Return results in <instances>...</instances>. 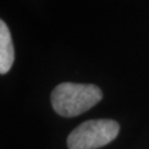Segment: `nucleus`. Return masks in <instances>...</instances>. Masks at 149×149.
I'll return each mask as SVG.
<instances>
[{
    "instance_id": "nucleus-1",
    "label": "nucleus",
    "mask_w": 149,
    "mask_h": 149,
    "mask_svg": "<svg viewBox=\"0 0 149 149\" xmlns=\"http://www.w3.org/2000/svg\"><path fill=\"white\" fill-rule=\"evenodd\" d=\"M102 97V91L93 84L62 83L53 90L51 102L59 115L74 117L95 106Z\"/></svg>"
},
{
    "instance_id": "nucleus-3",
    "label": "nucleus",
    "mask_w": 149,
    "mask_h": 149,
    "mask_svg": "<svg viewBox=\"0 0 149 149\" xmlns=\"http://www.w3.org/2000/svg\"><path fill=\"white\" fill-rule=\"evenodd\" d=\"M15 61V51L9 29L5 21H0V73L5 74Z\"/></svg>"
},
{
    "instance_id": "nucleus-2",
    "label": "nucleus",
    "mask_w": 149,
    "mask_h": 149,
    "mask_svg": "<svg viewBox=\"0 0 149 149\" xmlns=\"http://www.w3.org/2000/svg\"><path fill=\"white\" fill-rule=\"evenodd\" d=\"M119 125L111 119L87 120L70 134L68 146L70 149H96L109 144L116 138Z\"/></svg>"
}]
</instances>
